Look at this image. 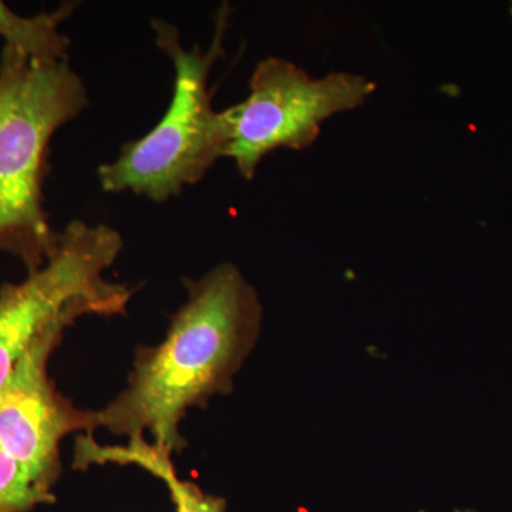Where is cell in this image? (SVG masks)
Listing matches in <instances>:
<instances>
[{"label":"cell","instance_id":"52a82bcc","mask_svg":"<svg viewBox=\"0 0 512 512\" xmlns=\"http://www.w3.org/2000/svg\"><path fill=\"white\" fill-rule=\"evenodd\" d=\"M94 464H134L160 478L173 498L177 512H228L224 498L204 493L197 484L180 480L171 456L160 453L148 441H133L126 446L93 448Z\"/></svg>","mask_w":512,"mask_h":512},{"label":"cell","instance_id":"9c48e42d","mask_svg":"<svg viewBox=\"0 0 512 512\" xmlns=\"http://www.w3.org/2000/svg\"><path fill=\"white\" fill-rule=\"evenodd\" d=\"M55 501L50 488L40 484L18 461L0 450V512H29Z\"/></svg>","mask_w":512,"mask_h":512},{"label":"cell","instance_id":"8992f818","mask_svg":"<svg viewBox=\"0 0 512 512\" xmlns=\"http://www.w3.org/2000/svg\"><path fill=\"white\" fill-rule=\"evenodd\" d=\"M73 325L63 320L43 332L0 389V450L50 490L60 476L64 437L99 429L97 412L77 409L49 376L50 356Z\"/></svg>","mask_w":512,"mask_h":512},{"label":"cell","instance_id":"7a4b0ae2","mask_svg":"<svg viewBox=\"0 0 512 512\" xmlns=\"http://www.w3.org/2000/svg\"><path fill=\"white\" fill-rule=\"evenodd\" d=\"M228 22L229 8L224 6L210 46L187 49L177 26L151 20L156 45L174 66L173 99L153 130L128 141L111 163L100 165L101 190L133 192L160 204L200 183L212 165L227 157V121L212 106L210 76L224 57Z\"/></svg>","mask_w":512,"mask_h":512},{"label":"cell","instance_id":"3957f363","mask_svg":"<svg viewBox=\"0 0 512 512\" xmlns=\"http://www.w3.org/2000/svg\"><path fill=\"white\" fill-rule=\"evenodd\" d=\"M89 104L86 84L69 60L20 56L0 124V249L22 259L29 272L45 264L59 237L43 195L50 141Z\"/></svg>","mask_w":512,"mask_h":512},{"label":"cell","instance_id":"ba28073f","mask_svg":"<svg viewBox=\"0 0 512 512\" xmlns=\"http://www.w3.org/2000/svg\"><path fill=\"white\" fill-rule=\"evenodd\" d=\"M76 3H64L53 12L20 16L0 2V37L6 45L30 59L42 62L69 60L70 39L60 32L63 22L72 16Z\"/></svg>","mask_w":512,"mask_h":512},{"label":"cell","instance_id":"277c9868","mask_svg":"<svg viewBox=\"0 0 512 512\" xmlns=\"http://www.w3.org/2000/svg\"><path fill=\"white\" fill-rule=\"evenodd\" d=\"M123 248V237L110 225L72 221L59 232L45 264L20 284L0 288V389L50 326L83 316L126 315L136 291L107 279Z\"/></svg>","mask_w":512,"mask_h":512},{"label":"cell","instance_id":"6da1fadb","mask_svg":"<svg viewBox=\"0 0 512 512\" xmlns=\"http://www.w3.org/2000/svg\"><path fill=\"white\" fill-rule=\"evenodd\" d=\"M187 291L163 342L137 349L126 389L97 412L99 427L128 443L148 436L171 457L187 444L180 426L188 410L231 392L262 326L258 293L235 265L187 281Z\"/></svg>","mask_w":512,"mask_h":512},{"label":"cell","instance_id":"30bf717a","mask_svg":"<svg viewBox=\"0 0 512 512\" xmlns=\"http://www.w3.org/2000/svg\"><path fill=\"white\" fill-rule=\"evenodd\" d=\"M22 53L12 47L5 46L0 55V124L8 110L13 89H15L16 73Z\"/></svg>","mask_w":512,"mask_h":512},{"label":"cell","instance_id":"8fae6325","mask_svg":"<svg viewBox=\"0 0 512 512\" xmlns=\"http://www.w3.org/2000/svg\"><path fill=\"white\" fill-rule=\"evenodd\" d=\"M457 512H463V511H457Z\"/></svg>","mask_w":512,"mask_h":512},{"label":"cell","instance_id":"5b68a950","mask_svg":"<svg viewBox=\"0 0 512 512\" xmlns=\"http://www.w3.org/2000/svg\"><path fill=\"white\" fill-rule=\"evenodd\" d=\"M376 89V83L362 74L313 77L284 57H266L252 72L248 96L222 110L228 128L227 157L242 178L254 180L266 156L279 148L311 147L330 117L363 106Z\"/></svg>","mask_w":512,"mask_h":512}]
</instances>
